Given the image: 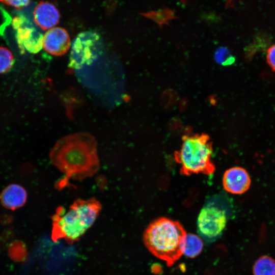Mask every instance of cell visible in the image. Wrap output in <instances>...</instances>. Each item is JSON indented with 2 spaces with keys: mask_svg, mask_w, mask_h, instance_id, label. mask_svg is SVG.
Instances as JSON below:
<instances>
[{
  "mask_svg": "<svg viewBox=\"0 0 275 275\" xmlns=\"http://www.w3.org/2000/svg\"><path fill=\"white\" fill-rule=\"evenodd\" d=\"M36 25L43 30L54 28L60 20V13L57 8L47 2H41L33 12Z\"/></svg>",
  "mask_w": 275,
  "mask_h": 275,
  "instance_id": "cell-10",
  "label": "cell"
},
{
  "mask_svg": "<svg viewBox=\"0 0 275 275\" xmlns=\"http://www.w3.org/2000/svg\"><path fill=\"white\" fill-rule=\"evenodd\" d=\"M12 24L15 31V38L22 53L25 51L36 53L43 47V35L26 17L15 16Z\"/></svg>",
  "mask_w": 275,
  "mask_h": 275,
  "instance_id": "cell-7",
  "label": "cell"
},
{
  "mask_svg": "<svg viewBox=\"0 0 275 275\" xmlns=\"http://www.w3.org/2000/svg\"><path fill=\"white\" fill-rule=\"evenodd\" d=\"M51 163L67 178L82 180L95 174L100 168L97 143L87 132H77L60 139L51 149Z\"/></svg>",
  "mask_w": 275,
  "mask_h": 275,
  "instance_id": "cell-1",
  "label": "cell"
},
{
  "mask_svg": "<svg viewBox=\"0 0 275 275\" xmlns=\"http://www.w3.org/2000/svg\"><path fill=\"white\" fill-rule=\"evenodd\" d=\"M253 275H275V259L270 256H260L252 268Z\"/></svg>",
  "mask_w": 275,
  "mask_h": 275,
  "instance_id": "cell-12",
  "label": "cell"
},
{
  "mask_svg": "<svg viewBox=\"0 0 275 275\" xmlns=\"http://www.w3.org/2000/svg\"><path fill=\"white\" fill-rule=\"evenodd\" d=\"M104 44L101 36L96 32L80 33L71 44L68 67L79 70L92 65L103 53Z\"/></svg>",
  "mask_w": 275,
  "mask_h": 275,
  "instance_id": "cell-6",
  "label": "cell"
},
{
  "mask_svg": "<svg viewBox=\"0 0 275 275\" xmlns=\"http://www.w3.org/2000/svg\"><path fill=\"white\" fill-rule=\"evenodd\" d=\"M186 235L179 222L160 217L151 222L146 229L143 240L153 255L170 266L183 254Z\"/></svg>",
  "mask_w": 275,
  "mask_h": 275,
  "instance_id": "cell-3",
  "label": "cell"
},
{
  "mask_svg": "<svg viewBox=\"0 0 275 275\" xmlns=\"http://www.w3.org/2000/svg\"><path fill=\"white\" fill-rule=\"evenodd\" d=\"M27 198L28 194L25 189L15 183L7 186L0 194L2 205L12 210L22 207L25 204Z\"/></svg>",
  "mask_w": 275,
  "mask_h": 275,
  "instance_id": "cell-11",
  "label": "cell"
},
{
  "mask_svg": "<svg viewBox=\"0 0 275 275\" xmlns=\"http://www.w3.org/2000/svg\"><path fill=\"white\" fill-rule=\"evenodd\" d=\"M102 209L100 202L95 198L75 200L67 210L58 207L51 217V238L53 241L64 239L72 243L94 223Z\"/></svg>",
  "mask_w": 275,
  "mask_h": 275,
  "instance_id": "cell-2",
  "label": "cell"
},
{
  "mask_svg": "<svg viewBox=\"0 0 275 275\" xmlns=\"http://www.w3.org/2000/svg\"><path fill=\"white\" fill-rule=\"evenodd\" d=\"M70 44L68 33L62 28H51L43 35V47L47 52L53 56L65 54L69 50Z\"/></svg>",
  "mask_w": 275,
  "mask_h": 275,
  "instance_id": "cell-8",
  "label": "cell"
},
{
  "mask_svg": "<svg viewBox=\"0 0 275 275\" xmlns=\"http://www.w3.org/2000/svg\"><path fill=\"white\" fill-rule=\"evenodd\" d=\"M212 154V142L207 134H186L182 136L181 147L175 152L174 157L182 174L210 175L215 171Z\"/></svg>",
  "mask_w": 275,
  "mask_h": 275,
  "instance_id": "cell-4",
  "label": "cell"
},
{
  "mask_svg": "<svg viewBox=\"0 0 275 275\" xmlns=\"http://www.w3.org/2000/svg\"><path fill=\"white\" fill-rule=\"evenodd\" d=\"M215 61L223 66H230L235 61V58L229 50L225 47L218 48L214 53Z\"/></svg>",
  "mask_w": 275,
  "mask_h": 275,
  "instance_id": "cell-16",
  "label": "cell"
},
{
  "mask_svg": "<svg viewBox=\"0 0 275 275\" xmlns=\"http://www.w3.org/2000/svg\"><path fill=\"white\" fill-rule=\"evenodd\" d=\"M144 15L155 21L159 25L167 24L171 19L175 18L174 12L169 9H162L157 11L145 13Z\"/></svg>",
  "mask_w": 275,
  "mask_h": 275,
  "instance_id": "cell-14",
  "label": "cell"
},
{
  "mask_svg": "<svg viewBox=\"0 0 275 275\" xmlns=\"http://www.w3.org/2000/svg\"><path fill=\"white\" fill-rule=\"evenodd\" d=\"M266 59L269 66L275 71V44L268 49Z\"/></svg>",
  "mask_w": 275,
  "mask_h": 275,
  "instance_id": "cell-19",
  "label": "cell"
},
{
  "mask_svg": "<svg viewBox=\"0 0 275 275\" xmlns=\"http://www.w3.org/2000/svg\"><path fill=\"white\" fill-rule=\"evenodd\" d=\"M31 0H0V2L8 6H12L17 9H20L27 6Z\"/></svg>",
  "mask_w": 275,
  "mask_h": 275,
  "instance_id": "cell-18",
  "label": "cell"
},
{
  "mask_svg": "<svg viewBox=\"0 0 275 275\" xmlns=\"http://www.w3.org/2000/svg\"><path fill=\"white\" fill-rule=\"evenodd\" d=\"M251 179L246 171L235 167L227 170L224 174L223 184L225 189L233 194H241L250 187Z\"/></svg>",
  "mask_w": 275,
  "mask_h": 275,
  "instance_id": "cell-9",
  "label": "cell"
},
{
  "mask_svg": "<svg viewBox=\"0 0 275 275\" xmlns=\"http://www.w3.org/2000/svg\"><path fill=\"white\" fill-rule=\"evenodd\" d=\"M234 6V0H227L226 3V6L228 7H233Z\"/></svg>",
  "mask_w": 275,
  "mask_h": 275,
  "instance_id": "cell-20",
  "label": "cell"
},
{
  "mask_svg": "<svg viewBox=\"0 0 275 275\" xmlns=\"http://www.w3.org/2000/svg\"><path fill=\"white\" fill-rule=\"evenodd\" d=\"M14 64V57L7 48L0 46V74L10 70Z\"/></svg>",
  "mask_w": 275,
  "mask_h": 275,
  "instance_id": "cell-15",
  "label": "cell"
},
{
  "mask_svg": "<svg viewBox=\"0 0 275 275\" xmlns=\"http://www.w3.org/2000/svg\"><path fill=\"white\" fill-rule=\"evenodd\" d=\"M10 257L15 260L21 261L25 257L26 251L24 246L20 242L12 243L9 249Z\"/></svg>",
  "mask_w": 275,
  "mask_h": 275,
  "instance_id": "cell-17",
  "label": "cell"
},
{
  "mask_svg": "<svg viewBox=\"0 0 275 275\" xmlns=\"http://www.w3.org/2000/svg\"><path fill=\"white\" fill-rule=\"evenodd\" d=\"M230 210L231 203L223 197L215 198L207 202L198 217V233L209 241L218 238L226 226Z\"/></svg>",
  "mask_w": 275,
  "mask_h": 275,
  "instance_id": "cell-5",
  "label": "cell"
},
{
  "mask_svg": "<svg viewBox=\"0 0 275 275\" xmlns=\"http://www.w3.org/2000/svg\"><path fill=\"white\" fill-rule=\"evenodd\" d=\"M203 248V242L200 237L194 234H187L183 254L193 258L201 253Z\"/></svg>",
  "mask_w": 275,
  "mask_h": 275,
  "instance_id": "cell-13",
  "label": "cell"
}]
</instances>
